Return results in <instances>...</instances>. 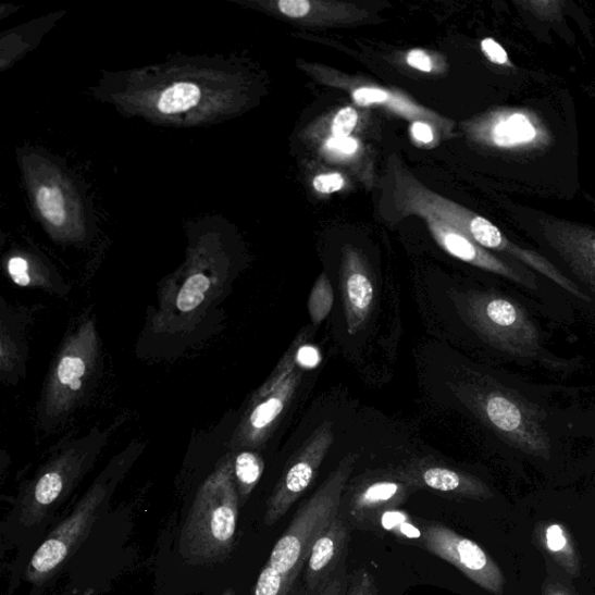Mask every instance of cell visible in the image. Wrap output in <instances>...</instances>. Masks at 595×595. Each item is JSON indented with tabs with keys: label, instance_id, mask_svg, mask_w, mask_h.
I'll list each match as a JSON object with an SVG mask.
<instances>
[{
	"label": "cell",
	"instance_id": "277c9868",
	"mask_svg": "<svg viewBox=\"0 0 595 595\" xmlns=\"http://www.w3.org/2000/svg\"><path fill=\"white\" fill-rule=\"evenodd\" d=\"M124 421L121 417L106 429L95 426L85 435L61 441L22 489L18 498L21 523L30 529L55 511L91 471Z\"/></svg>",
	"mask_w": 595,
	"mask_h": 595
},
{
	"label": "cell",
	"instance_id": "8fae6325",
	"mask_svg": "<svg viewBox=\"0 0 595 595\" xmlns=\"http://www.w3.org/2000/svg\"><path fill=\"white\" fill-rule=\"evenodd\" d=\"M422 531V547L463 572L482 588L495 594L503 593L504 574L478 543L442 524L429 523Z\"/></svg>",
	"mask_w": 595,
	"mask_h": 595
},
{
	"label": "cell",
	"instance_id": "9c48e42d",
	"mask_svg": "<svg viewBox=\"0 0 595 595\" xmlns=\"http://www.w3.org/2000/svg\"><path fill=\"white\" fill-rule=\"evenodd\" d=\"M463 395L471 410L513 447L537 455L549 450L538 414L511 391L484 384L470 387Z\"/></svg>",
	"mask_w": 595,
	"mask_h": 595
},
{
	"label": "cell",
	"instance_id": "8992f818",
	"mask_svg": "<svg viewBox=\"0 0 595 595\" xmlns=\"http://www.w3.org/2000/svg\"><path fill=\"white\" fill-rule=\"evenodd\" d=\"M357 458V454L347 455L313 496L299 507L290 525L272 549L268 565L297 580L315 541L338 518L339 505Z\"/></svg>",
	"mask_w": 595,
	"mask_h": 595
},
{
	"label": "cell",
	"instance_id": "8d00e7d4",
	"mask_svg": "<svg viewBox=\"0 0 595 595\" xmlns=\"http://www.w3.org/2000/svg\"><path fill=\"white\" fill-rule=\"evenodd\" d=\"M544 595H577L575 592L569 587L566 586L562 582L557 581L556 578H551L544 585Z\"/></svg>",
	"mask_w": 595,
	"mask_h": 595
},
{
	"label": "cell",
	"instance_id": "30bf717a",
	"mask_svg": "<svg viewBox=\"0 0 595 595\" xmlns=\"http://www.w3.org/2000/svg\"><path fill=\"white\" fill-rule=\"evenodd\" d=\"M335 441L333 423L326 421L306 439L282 473L268 500L264 523L276 524L314 482Z\"/></svg>",
	"mask_w": 595,
	"mask_h": 595
},
{
	"label": "cell",
	"instance_id": "44dd1931",
	"mask_svg": "<svg viewBox=\"0 0 595 595\" xmlns=\"http://www.w3.org/2000/svg\"><path fill=\"white\" fill-rule=\"evenodd\" d=\"M540 126L535 119L523 112L499 115L489 132L491 140L500 148H522L538 144Z\"/></svg>",
	"mask_w": 595,
	"mask_h": 595
},
{
	"label": "cell",
	"instance_id": "ba28073f",
	"mask_svg": "<svg viewBox=\"0 0 595 595\" xmlns=\"http://www.w3.org/2000/svg\"><path fill=\"white\" fill-rule=\"evenodd\" d=\"M302 330L264 384L255 393L237 423L230 442L232 450L263 447L278 426L301 382L298 371V349L309 338Z\"/></svg>",
	"mask_w": 595,
	"mask_h": 595
},
{
	"label": "cell",
	"instance_id": "d6a6232c",
	"mask_svg": "<svg viewBox=\"0 0 595 595\" xmlns=\"http://www.w3.org/2000/svg\"><path fill=\"white\" fill-rule=\"evenodd\" d=\"M348 582L349 575L347 574V566L345 565L317 595H346Z\"/></svg>",
	"mask_w": 595,
	"mask_h": 595
},
{
	"label": "cell",
	"instance_id": "603a6c76",
	"mask_svg": "<svg viewBox=\"0 0 595 595\" xmlns=\"http://www.w3.org/2000/svg\"><path fill=\"white\" fill-rule=\"evenodd\" d=\"M537 535L542 548L559 567H562L571 575L580 574V557H578L572 537L565 525L556 522L544 524L537 531Z\"/></svg>",
	"mask_w": 595,
	"mask_h": 595
},
{
	"label": "cell",
	"instance_id": "ac0fdd59",
	"mask_svg": "<svg viewBox=\"0 0 595 595\" xmlns=\"http://www.w3.org/2000/svg\"><path fill=\"white\" fill-rule=\"evenodd\" d=\"M342 286L347 331L355 335L365 326L376 298L375 285L356 252L346 253Z\"/></svg>",
	"mask_w": 595,
	"mask_h": 595
},
{
	"label": "cell",
	"instance_id": "7a4b0ae2",
	"mask_svg": "<svg viewBox=\"0 0 595 595\" xmlns=\"http://www.w3.org/2000/svg\"><path fill=\"white\" fill-rule=\"evenodd\" d=\"M103 373V344L90 308L66 331L50 364L37 406L39 430L50 434L66 426L91 402Z\"/></svg>",
	"mask_w": 595,
	"mask_h": 595
},
{
	"label": "cell",
	"instance_id": "2e32d148",
	"mask_svg": "<svg viewBox=\"0 0 595 595\" xmlns=\"http://www.w3.org/2000/svg\"><path fill=\"white\" fill-rule=\"evenodd\" d=\"M350 543V531L342 518H336L330 529L314 543L311 556L305 565L306 590L318 594L346 565Z\"/></svg>",
	"mask_w": 595,
	"mask_h": 595
},
{
	"label": "cell",
	"instance_id": "83f0119b",
	"mask_svg": "<svg viewBox=\"0 0 595 595\" xmlns=\"http://www.w3.org/2000/svg\"><path fill=\"white\" fill-rule=\"evenodd\" d=\"M346 595H380V593L372 574L362 568L349 575Z\"/></svg>",
	"mask_w": 595,
	"mask_h": 595
},
{
	"label": "cell",
	"instance_id": "52a82bcc",
	"mask_svg": "<svg viewBox=\"0 0 595 595\" xmlns=\"http://www.w3.org/2000/svg\"><path fill=\"white\" fill-rule=\"evenodd\" d=\"M450 298L466 324L489 346L519 359L540 354V331L518 301L485 292H451Z\"/></svg>",
	"mask_w": 595,
	"mask_h": 595
},
{
	"label": "cell",
	"instance_id": "ffe728a7",
	"mask_svg": "<svg viewBox=\"0 0 595 595\" xmlns=\"http://www.w3.org/2000/svg\"><path fill=\"white\" fill-rule=\"evenodd\" d=\"M150 103L160 114L166 116L186 115L198 111L208 101L206 85L200 80L179 79L162 84L152 91Z\"/></svg>",
	"mask_w": 595,
	"mask_h": 595
},
{
	"label": "cell",
	"instance_id": "836d02e7",
	"mask_svg": "<svg viewBox=\"0 0 595 595\" xmlns=\"http://www.w3.org/2000/svg\"><path fill=\"white\" fill-rule=\"evenodd\" d=\"M482 50L492 63L498 65H506L509 63L506 50L501 45L491 38H486L482 41Z\"/></svg>",
	"mask_w": 595,
	"mask_h": 595
},
{
	"label": "cell",
	"instance_id": "e575fe53",
	"mask_svg": "<svg viewBox=\"0 0 595 595\" xmlns=\"http://www.w3.org/2000/svg\"><path fill=\"white\" fill-rule=\"evenodd\" d=\"M406 60L408 65L414 67L417 71L422 73H431L433 71V61L423 50H412Z\"/></svg>",
	"mask_w": 595,
	"mask_h": 595
},
{
	"label": "cell",
	"instance_id": "4dcf8cb0",
	"mask_svg": "<svg viewBox=\"0 0 595 595\" xmlns=\"http://www.w3.org/2000/svg\"><path fill=\"white\" fill-rule=\"evenodd\" d=\"M345 179L338 174L319 175L313 181V188L324 195H331L342 190Z\"/></svg>",
	"mask_w": 595,
	"mask_h": 595
},
{
	"label": "cell",
	"instance_id": "484cf974",
	"mask_svg": "<svg viewBox=\"0 0 595 595\" xmlns=\"http://www.w3.org/2000/svg\"><path fill=\"white\" fill-rule=\"evenodd\" d=\"M334 305V292L326 274L320 275L315 282L310 298L309 313L313 325L318 326L330 315Z\"/></svg>",
	"mask_w": 595,
	"mask_h": 595
},
{
	"label": "cell",
	"instance_id": "4fadbf2b",
	"mask_svg": "<svg viewBox=\"0 0 595 595\" xmlns=\"http://www.w3.org/2000/svg\"><path fill=\"white\" fill-rule=\"evenodd\" d=\"M423 216L426 218L430 231L438 246L451 257L492 272V274L503 276L518 285L530 288V290H537V282L531 271L519 266V264L498 259L495 255L472 241L470 237L442 223L441 220L430 215Z\"/></svg>",
	"mask_w": 595,
	"mask_h": 595
},
{
	"label": "cell",
	"instance_id": "1f68e13d",
	"mask_svg": "<svg viewBox=\"0 0 595 595\" xmlns=\"http://www.w3.org/2000/svg\"><path fill=\"white\" fill-rule=\"evenodd\" d=\"M356 104L360 107H368L372 104L384 103L388 99V94L373 88H361L356 90L352 95Z\"/></svg>",
	"mask_w": 595,
	"mask_h": 595
},
{
	"label": "cell",
	"instance_id": "7c38bea8",
	"mask_svg": "<svg viewBox=\"0 0 595 595\" xmlns=\"http://www.w3.org/2000/svg\"><path fill=\"white\" fill-rule=\"evenodd\" d=\"M38 310L0 298V380L5 385L16 386L27 375L28 330Z\"/></svg>",
	"mask_w": 595,
	"mask_h": 595
},
{
	"label": "cell",
	"instance_id": "ab89813d",
	"mask_svg": "<svg viewBox=\"0 0 595 595\" xmlns=\"http://www.w3.org/2000/svg\"><path fill=\"white\" fill-rule=\"evenodd\" d=\"M221 595H236V592L234 588H228Z\"/></svg>",
	"mask_w": 595,
	"mask_h": 595
},
{
	"label": "cell",
	"instance_id": "5bb4252c",
	"mask_svg": "<svg viewBox=\"0 0 595 595\" xmlns=\"http://www.w3.org/2000/svg\"><path fill=\"white\" fill-rule=\"evenodd\" d=\"M544 239L574 276L595 292V231L560 220H542Z\"/></svg>",
	"mask_w": 595,
	"mask_h": 595
},
{
	"label": "cell",
	"instance_id": "cb8c5ba5",
	"mask_svg": "<svg viewBox=\"0 0 595 595\" xmlns=\"http://www.w3.org/2000/svg\"><path fill=\"white\" fill-rule=\"evenodd\" d=\"M233 472L241 505L246 504L264 472L261 455L252 449L232 450Z\"/></svg>",
	"mask_w": 595,
	"mask_h": 595
},
{
	"label": "cell",
	"instance_id": "74e56055",
	"mask_svg": "<svg viewBox=\"0 0 595 595\" xmlns=\"http://www.w3.org/2000/svg\"><path fill=\"white\" fill-rule=\"evenodd\" d=\"M327 146L331 149L344 152V154H352V152L356 151L357 147H359L356 140L351 138H346V139L332 138L329 140Z\"/></svg>",
	"mask_w": 595,
	"mask_h": 595
},
{
	"label": "cell",
	"instance_id": "3957f363",
	"mask_svg": "<svg viewBox=\"0 0 595 595\" xmlns=\"http://www.w3.org/2000/svg\"><path fill=\"white\" fill-rule=\"evenodd\" d=\"M240 505L230 453L200 485L183 525L179 553L186 562L210 566L231 556Z\"/></svg>",
	"mask_w": 595,
	"mask_h": 595
},
{
	"label": "cell",
	"instance_id": "e0dca14e",
	"mask_svg": "<svg viewBox=\"0 0 595 595\" xmlns=\"http://www.w3.org/2000/svg\"><path fill=\"white\" fill-rule=\"evenodd\" d=\"M413 491L395 472L365 481L352 493L350 517L357 525L373 524L381 515L402 505Z\"/></svg>",
	"mask_w": 595,
	"mask_h": 595
},
{
	"label": "cell",
	"instance_id": "d6986e66",
	"mask_svg": "<svg viewBox=\"0 0 595 595\" xmlns=\"http://www.w3.org/2000/svg\"><path fill=\"white\" fill-rule=\"evenodd\" d=\"M7 275L13 284L20 287L41 290L60 298L70 296L72 286L38 255L25 251L12 252L4 260Z\"/></svg>",
	"mask_w": 595,
	"mask_h": 595
},
{
	"label": "cell",
	"instance_id": "9a60e30c",
	"mask_svg": "<svg viewBox=\"0 0 595 595\" xmlns=\"http://www.w3.org/2000/svg\"><path fill=\"white\" fill-rule=\"evenodd\" d=\"M416 489H429L451 498L487 499L489 488L481 480L432 460H417L394 471Z\"/></svg>",
	"mask_w": 595,
	"mask_h": 595
},
{
	"label": "cell",
	"instance_id": "7402d4cb",
	"mask_svg": "<svg viewBox=\"0 0 595 595\" xmlns=\"http://www.w3.org/2000/svg\"><path fill=\"white\" fill-rule=\"evenodd\" d=\"M34 201L45 223L62 239H75L70 228V208L62 186L42 182L34 186Z\"/></svg>",
	"mask_w": 595,
	"mask_h": 595
},
{
	"label": "cell",
	"instance_id": "d590c367",
	"mask_svg": "<svg viewBox=\"0 0 595 595\" xmlns=\"http://www.w3.org/2000/svg\"><path fill=\"white\" fill-rule=\"evenodd\" d=\"M320 362V355L317 348L305 346V344L298 349L297 363L298 367L312 368Z\"/></svg>",
	"mask_w": 595,
	"mask_h": 595
},
{
	"label": "cell",
	"instance_id": "d4e9b609",
	"mask_svg": "<svg viewBox=\"0 0 595 595\" xmlns=\"http://www.w3.org/2000/svg\"><path fill=\"white\" fill-rule=\"evenodd\" d=\"M382 529L398 540L423 542V531L411 520L410 516L399 509H389L376 520ZM375 522V523H376Z\"/></svg>",
	"mask_w": 595,
	"mask_h": 595
},
{
	"label": "cell",
	"instance_id": "6da1fadb",
	"mask_svg": "<svg viewBox=\"0 0 595 595\" xmlns=\"http://www.w3.org/2000/svg\"><path fill=\"white\" fill-rule=\"evenodd\" d=\"M234 281L232 261L218 239H198L188 258L160 283L136 345L141 359L172 360L212 336L224 320Z\"/></svg>",
	"mask_w": 595,
	"mask_h": 595
},
{
	"label": "cell",
	"instance_id": "5b68a950",
	"mask_svg": "<svg viewBox=\"0 0 595 595\" xmlns=\"http://www.w3.org/2000/svg\"><path fill=\"white\" fill-rule=\"evenodd\" d=\"M146 444L134 439L122 453L114 456L106 470L85 493L67 517L50 533L27 567L26 578L32 584H41L50 580L88 538L101 507L109 499L119 481L131 470L142 455Z\"/></svg>",
	"mask_w": 595,
	"mask_h": 595
},
{
	"label": "cell",
	"instance_id": "60d3db41",
	"mask_svg": "<svg viewBox=\"0 0 595 595\" xmlns=\"http://www.w3.org/2000/svg\"><path fill=\"white\" fill-rule=\"evenodd\" d=\"M293 593V592H292ZM290 595H295V594H290Z\"/></svg>",
	"mask_w": 595,
	"mask_h": 595
},
{
	"label": "cell",
	"instance_id": "f546056e",
	"mask_svg": "<svg viewBox=\"0 0 595 595\" xmlns=\"http://www.w3.org/2000/svg\"><path fill=\"white\" fill-rule=\"evenodd\" d=\"M278 9L288 18L301 20L311 12L312 4L309 0H281Z\"/></svg>",
	"mask_w": 595,
	"mask_h": 595
},
{
	"label": "cell",
	"instance_id": "4316f807",
	"mask_svg": "<svg viewBox=\"0 0 595 595\" xmlns=\"http://www.w3.org/2000/svg\"><path fill=\"white\" fill-rule=\"evenodd\" d=\"M296 581V578L283 574L266 563L252 595H290Z\"/></svg>",
	"mask_w": 595,
	"mask_h": 595
},
{
	"label": "cell",
	"instance_id": "f35d334b",
	"mask_svg": "<svg viewBox=\"0 0 595 595\" xmlns=\"http://www.w3.org/2000/svg\"><path fill=\"white\" fill-rule=\"evenodd\" d=\"M412 134L418 141L423 144H431L434 140L432 128L424 123H416L412 126Z\"/></svg>",
	"mask_w": 595,
	"mask_h": 595
},
{
	"label": "cell",
	"instance_id": "f1b7e54d",
	"mask_svg": "<svg viewBox=\"0 0 595 595\" xmlns=\"http://www.w3.org/2000/svg\"><path fill=\"white\" fill-rule=\"evenodd\" d=\"M357 121H359V115H357V112L352 108H346L339 111L336 114L332 126L333 138H349V135L354 131Z\"/></svg>",
	"mask_w": 595,
	"mask_h": 595
}]
</instances>
